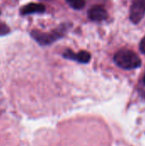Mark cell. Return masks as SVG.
I'll use <instances>...</instances> for the list:
<instances>
[{
  "mask_svg": "<svg viewBox=\"0 0 145 146\" xmlns=\"http://www.w3.org/2000/svg\"><path fill=\"white\" fill-rule=\"evenodd\" d=\"M9 31L10 30L9 27L5 23L0 21V35H6L9 33Z\"/></svg>",
  "mask_w": 145,
  "mask_h": 146,
  "instance_id": "ba28073f",
  "label": "cell"
},
{
  "mask_svg": "<svg viewBox=\"0 0 145 146\" xmlns=\"http://www.w3.org/2000/svg\"><path fill=\"white\" fill-rule=\"evenodd\" d=\"M88 17L91 21H104L108 17V12L102 6L99 5L93 6L88 11Z\"/></svg>",
  "mask_w": 145,
  "mask_h": 146,
  "instance_id": "5b68a950",
  "label": "cell"
},
{
  "mask_svg": "<svg viewBox=\"0 0 145 146\" xmlns=\"http://www.w3.org/2000/svg\"><path fill=\"white\" fill-rule=\"evenodd\" d=\"M115 63L123 69H135L141 66L140 57L132 50L121 49L115 55Z\"/></svg>",
  "mask_w": 145,
  "mask_h": 146,
  "instance_id": "6da1fadb",
  "label": "cell"
},
{
  "mask_svg": "<svg viewBox=\"0 0 145 146\" xmlns=\"http://www.w3.org/2000/svg\"><path fill=\"white\" fill-rule=\"evenodd\" d=\"M63 56L65 58L73 60V61H77V62H81V63H87L91 60V54L87 51H85V50H81L78 53H74L71 50H67L63 53Z\"/></svg>",
  "mask_w": 145,
  "mask_h": 146,
  "instance_id": "277c9868",
  "label": "cell"
},
{
  "mask_svg": "<svg viewBox=\"0 0 145 146\" xmlns=\"http://www.w3.org/2000/svg\"><path fill=\"white\" fill-rule=\"evenodd\" d=\"M139 47H140V50H141V52H142V53H144V54H145V37L143 38V39H142V40H141Z\"/></svg>",
  "mask_w": 145,
  "mask_h": 146,
  "instance_id": "9c48e42d",
  "label": "cell"
},
{
  "mask_svg": "<svg viewBox=\"0 0 145 146\" xmlns=\"http://www.w3.org/2000/svg\"><path fill=\"white\" fill-rule=\"evenodd\" d=\"M145 15V0H133L130 9V20L134 24L139 23Z\"/></svg>",
  "mask_w": 145,
  "mask_h": 146,
  "instance_id": "3957f363",
  "label": "cell"
},
{
  "mask_svg": "<svg viewBox=\"0 0 145 146\" xmlns=\"http://www.w3.org/2000/svg\"><path fill=\"white\" fill-rule=\"evenodd\" d=\"M68 27L62 25V27L55 29L50 33H43L38 30H32L31 32V36L41 45H47L50 44L57 39L61 38L63 35L65 31L67 30Z\"/></svg>",
  "mask_w": 145,
  "mask_h": 146,
  "instance_id": "7a4b0ae2",
  "label": "cell"
},
{
  "mask_svg": "<svg viewBox=\"0 0 145 146\" xmlns=\"http://www.w3.org/2000/svg\"><path fill=\"white\" fill-rule=\"evenodd\" d=\"M66 2L75 9H81L85 4V0H66Z\"/></svg>",
  "mask_w": 145,
  "mask_h": 146,
  "instance_id": "52a82bcc",
  "label": "cell"
},
{
  "mask_svg": "<svg viewBox=\"0 0 145 146\" xmlns=\"http://www.w3.org/2000/svg\"><path fill=\"white\" fill-rule=\"evenodd\" d=\"M45 11V7L42 3H31L23 6L20 12L21 15H30L34 13H44Z\"/></svg>",
  "mask_w": 145,
  "mask_h": 146,
  "instance_id": "8992f818",
  "label": "cell"
},
{
  "mask_svg": "<svg viewBox=\"0 0 145 146\" xmlns=\"http://www.w3.org/2000/svg\"><path fill=\"white\" fill-rule=\"evenodd\" d=\"M143 83H144V86H145V74L144 76V79H143Z\"/></svg>",
  "mask_w": 145,
  "mask_h": 146,
  "instance_id": "30bf717a",
  "label": "cell"
}]
</instances>
